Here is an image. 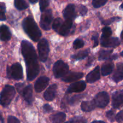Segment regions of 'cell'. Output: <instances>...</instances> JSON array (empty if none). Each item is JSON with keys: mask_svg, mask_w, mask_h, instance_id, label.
Instances as JSON below:
<instances>
[{"mask_svg": "<svg viewBox=\"0 0 123 123\" xmlns=\"http://www.w3.org/2000/svg\"><path fill=\"white\" fill-rule=\"evenodd\" d=\"M21 50L26 63L27 79L31 81L34 80L39 73L37 54L32 44L26 40L22 42Z\"/></svg>", "mask_w": 123, "mask_h": 123, "instance_id": "cell-1", "label": "cell"}, {"mask_svg": "<svg viewBox=\"0 0 123 123\" xmlns=\"http://www.w3.org/2000/svg\"><path fill=\"white\" fill-rule=\"evenodd\" d=\"M22 26L25 32L32 40L34 42L39 40L42 36V33L32 17H26L23 20Z\"/></svg>", "mask_w": 123, "mask_h": 123, "instance_id": "cell-2", "label": "cell"}, {"mask_svg": "<svg viewBox=\"0 0 123 123\" xmlns=\"http://www.w3.org/2000/svg\"><path fill=\"white\" fill-rule=\"evenodd\" d=\"M15 93V89L13 86L6 85L0 94V105L3 107L8 106L14 97Z\"/></svg>", "mask_w": 123, "mask_h": 123, "instance_id": "cell-3", "label": "cell"}, {"mask_svg": "<svg viewBox=\"0 0 123 123\" xmlns=\"http://www.w3.org/2000/svg\"><path fill=\"white\" fill-rule=\"evenodd\" d=\"M7 75L9 78L15 80H20L23 78V70L19 63H15L10 67H7Z\"/></svg>", "mask_w": 123, "mask_h": 123, "instance_id": "cell-4", "label": "cell"}, {"mask_svg": "<svg viewBox=\"0 0 123 123\" xmlns=\"http://www.w3.org/2000/svg\"><path fill=\"white\" fill-rule=\"evenodd\" d=\"M68 66L62 60L56 61L54 66L53 71L55 78H60L63 77L68 72Z\"/></svg>", "mask_w": 123, "mask_h": 123, "instance_id": "cell-5", "label": "cell"}, {"mask_svg": "<svg viewBox=\"0 0 123 123\" xmlns=\"http://www.w3.org/2000/svg\"><path fill=\"white\" fill-rule=\"evenodd\" d=\"M38 51L39 59L42 62H45L49 55V43L45 38L41 40L38 43Z\"/></svg>", "mask_w": 123, "mask_h": 123, "instance_id": "cell-6", "label": "cell"}, {"mask_svg": "<svg viewBox=\"0 0 123 123\" xmlns=\"http://www.w3.org/2000/svg\"><path fill=\"white\" fill-rule=\"evenodd\" d=\"M96 107L104 108L106 106L109 102V97L106 92H100L97 94L93 100Z\"/></svg>", "mask_w": 123, "mask_h": 123, "instance_id": "cell-7", "label": "cell"}, {"mask_svg": "<svg viewBox=\"0 0 123 123\" xmlns=\"http://www.w3.org/2000/svg\"><path fill=\"white\" fill-rule=\"evenodd\" d=\"M40 20V26L44 30H49L52 20V13L50 9L43 12Z\"/></svg>", "mask_w": 123, "mask_h": 123, "instance_id": "cell-8", "label": "cell"}, {"mask_svg": "<svg viewBox=\"0 0 123 123\" xmlns=\"http://www.w3.org/2000/svg\"><path fill=\"white\" fill-rule=\"evenodd\" d=\"M112 106L118 109L123 106V90L117 91L112 95Z\"/></svg>", "mask_w": 123, "mask_h": 123, "instance_id": "cell-9", "label": "cell"}, {"mask_svg": "<svg viewBox=\"0 0 123 123\" xmlns=\"http://www.w3.org/2000/svg\"><path fill=\"white\" fill-rule=\"evenodd\" d=\"M101 45L106 48H115L120 45V42L118 38L116 37H108V38H105V37H101L100 39Z\"/></svg>", "mask_w": 123, "mask_h": 123, "instance_id": "cell-10", "label": "cell"}, {"mask_svg": "<svg viewBox=\"0 0 123 123\" xmlns=\"http://www.w3.org/2000/svg\"><path fill=\"white\" fill-rule=\"evenodd\" d=\"M49 82V79L46 76L40 77L37 79L35 84V90L36 92H40L43 91L47 86L48 85Z\"/></svg>", "mask_w": 123, "mask_h": 123, "instance_id": "cell-11", "label": "cell"}, {"mask_svg": "<svg viewBox=\"0 0 123 123\" xmlns=\"http://www.w3.org/2000/svg\"><path fill=\"white\" fill-rule=\"evenodd\" d=\"M86 88V84L84 81H79L78 82L73 83L70 85L67 89V93L72 92H80L83 91Z\"/></svg>", "mask_w": 123, "mask_h": 123, "instance_id": "cell-12", "label": "cell"}, {"mask_svg": "<svg viewBox=\"0 0 123 123\" xmlns=\"http://www.w3.org/2000/svg\"><path fill=\"white\" fill-rule=\"evenodd\" d=\"M83 76L84 74L80 72H68L67 74L62 77V80L66 82H71L79 80L83 78Z\"/></svg>", "mask_w": 123, "mask_h": 123, "instance_id": "cell-13", "label": "cell"}, {"mask_svg": "<svg viewBox=\"0 0 123 123\" xmlns=\"http://www.w3.org/2000/svg\"><path fill=\"white\" fill-rule=\"evenodd\" d=\"M72 26H73V21L72 19H66L64 23H62L61 26L59 30V33L61 36H65L69 33L70 31L72 29Z\"/></svg>", "mask_w": 123, "mask_h": 123, "instance_id": "cell-14", "label": "cell"}, {"mask_svg": "<svg viewBox=\"0 0 123 123\" xmlns=\"http://www.w3.org/2000/svg\"><path fill=\"white\" fill-rule=\"evenodd\" d=\"M100 68L98 66L96 67L92 71L86 76V81L89 83H94L100 79Z\"/></svg>", "mask_w": 123, "mask_h": 123, "instance_id": "cell-15", "label": "cell"}, {"mask_svg": "<svg viewBox=\"0 0 123 123\" xmlns=\"http://www.w3.org/2000/svg\"><path fill=\"white\" fill-rule=\"evenodd\" d=\"M56 89H57V85L56 84L50 85L44 93V98H45V100L48 101L53 100L56 96Z\"/></svg>", "mask_w": 123, "mask_h": 123, "instance_id": "cell-16", "label": "cell"}, {"mask_svg": "<svg viewBox=\"0 0 123 123\" xmlns=\"http://www.w3.org/2000/svg\"><path fill=\"white\" fill-rule=\"evenodd\" d=\"M21 94L24 97V99L29 105H31L33 101L32 98V86L29 85L28 86L24 87Z\"/></svg>", "mask_w": 123, "mask_h": 123, "instance_id": "cell-17", "label": "cell"}, {"mask_svg": "<svg viewBox=\"0 0 123 123\" xmlns=\"http://www.w3.org/2000/svg\"><path fill=\"white\" fill-rule=\"evenodd\" d=\"M112 79L115 82H118L123 79V63L122 62L117 64L115 72L113 74Z\"/></svg>", "mask_w": 123, "mask_h": 123, "instance_id": "cell-18", "label": "cell"}, {"mask_svg": "<svg viewBox=\"0 0 123 123\" xmlns=\"http://www.w3.org/2000/svg\"><path fill=\"white\" fill-rule=\"evenodd\" d=\"M11 32L6 25L0 26V39L4 42L8 41L11 38Z\"/></svg>", "mask_w": 123, "mask_h": 123, "instance_id": "cell-19", "label": "cell"}, {"mask_svg": "<svg viewBox=\"0 0 123 123\" xmlns=\"http://www.w3.org/2000/svg\"><path fill=\"white\" fill-rule=\"evenodd\" d=\"M63 16L66 19H72L75 16V6L74 4H69L66 7L63 12Z\"/></svg>", "mask_w": 123, "mask_h": 123, "instance_id": "cell-20", "label": "cell"}, {"mask_svg": "<svg viewBox=\"0 0 123 123\" xmlns=\"http://www.w3.org/2000/svg\"><path fill=\"white\" fill-rule=\"evenodd\" d=\"M50 120L52 123H62L66 119V115L64 112H58L50 116Z\"/></svg>", "mask_w": 123, "mask_h": 123, "instance_id": "cell-21", "label": "cell"}, {"mask_svg": "<svg viewBox=\"0 0 123 123\" xmlns=\"http://www.w3.org/2000/svg\"><path fill=\"white\" fill-rule=\"evenodd\" d=\"M96 108L93 100L84 101L81 103V109L84 112H89L93 111Z\"/></svg>", "mask_w": 123, "mask_h": 123, "instance_id": "cell-22", "label": "cell"}, {"mask_svg": "<svg viewBox=\"0 0 123 123\" xmlns=\"http://www.w3.org/2000/svg\"><path fill=\"white\" fill-rule=\"evenodd\" d=\"M114 65L112 62H106L102 67V75L105 76L109 75L112 72L114 69Z\"/></svg>", "mask_w": 123, "mask_h": 123, "instance_id": "cell-23", "label": "cell"}, {"mask_svg": "<svg viewBox=\"0 0 123 123\" xmlns=\"http://www.w3.org/2000/svg\"><path fill=\"white\" fill-rule=\"evenodd\" d=\"M112 50H101L99 52L98 60H109L111 58Z\"/></svg>", "mask_w": 123, "mask_h": 123, "instance_id": "cell-24", "label": "cell"}, {"mask_svg": "<svg viewBox=\"0 0 123 123\" xmlns=\"http://www.w3.org/2000/svg\"><path fill=\"white\" fill-rule=\"evenodd\" d=\"M14 6L19 10H25L28 7V5L25 0H14Z\"/></svg>", "mask_w": 123, "mask_h": 123, "instance_id": "cell-25", "label": "cell"}, {"mask_svg": "<svg viewBox=\"0 0 123 123\" xmlns=\"http://www.w3.org/2000/svg\"><path fill=\"white\" fill-rule=\"evenodd\" d=\"M88 50H83V51L79 52L75 54V55H72V58L76 60H80L86 58L88 56Z\"/></svg>", "mask_w": 123, "mask_h": 123, "instance_id": "cell-26", "label": "cell"}, {"mask_svg": "<svg viewBox=\"0 0 123 123\" xmlns=\"http://www.w3.org/2000/svg\"><path fill=\"white\" fill-rule=\"evenodd\" d=\"M61 24H62V20L60 18H56V19H55L52 24V28L55 31L58 32L59 30H60V27L61 26Z\"/></svg>", "mask_w": 123, "mask_h": 123, "instance_id": "cell-27", "label": "cell"}, {"mask_svg": "<svg viewBox=\"0 0 123 123\" xmlns=\"http://www.w3.org/2000/svg\"><path fill=\"white\" fill-rule=\"evenodd\" d=\"M70 123H87V120L82 117H74L71 119Z\"/></svg>", "mask_w": 123, "mask_h": 123, "instance_id": "cell-28", "label": "cell"}, {"mask_svg": "<svg viewBox=\"0 0 123 123\" xmlns=\"http://www.w3.org/2000/svg\"><path fill=\"white\" fill-rule=\"evenodd\" d=\"M108 0H92V4L95 8H99L104 6L107 2Z\"/></svg>", "mask_w": 123, "mask_h": 123, "instance_id": "cell-29", "label": "cell"}, {"mask_svg": "<svg viewBox=\"0 0 123 123\" xmlns=\"http://www.w3.org/2000/svg\"><path fill=\"white\" fill-rule=\"evenodd\" d=\"M102 37H105V38H108L110 37L112 35V30L109 27H105L102 29Z\"/></svg>", "mask_w": 123, "mask_h": 123, "instance_id": "cell-30", "label": "cell"}, {"mask_svg": "<svg viewBox=\"0 0 123 123\" xmlns=\"http://www.w3.org/2000/svg\"><path fill=\"white\" fill-rule=\"evenodd\" d=\"M50 0H40V8L42 12H44L48 7Z\"/></svg>", "mask_w": 123, "mask_h": 123, "instance_id": "cell-31", "label": "cell"}, {"mask_svg": "<svg viewBox=\"0 0 123 123\" xmlns=\"http://www.w3.org/2000/svg\"><path fill=\"white\" fill-rule=\"evenodd\" d=\"M84 46V42L80 39H76L73 43V48L75 49H80Z\"/></svg>", "mask_w": 123, "mask_h": 123, "instance_id": "cell-32", "label": "cell"}, {"mask_svg": "<svg viewBox=\"0 0 123 123\" xmlns=\"http://www.w3.org/2000/svg\"><path fill=\"white\" fill-rule=\"evenodd\" d=\"M106 117L111 122H113L115 120V112L113 110H110L106 112Z\"/></svg>", "mask_w": 123, "mask_h": 123, "instance_id": "cell-33", "label": "cell"}, {"mask_svg": "<svg viewBox=\"0 0 123 123\" xmlns=\"http://www.w3.org/2000/svg\"><path fill=\"white\" fill-rule=\"evenodd\" d=\"M121 19V18H119V17H114V18H112L111 19H108V20H104L103 21V24H105V25H109L111 23L114 22H116V21H118Z\"/></svg>", "mask_w": 123, "mask_h": 123, "instance_id": "cell-34", "label": "cell"}, {"mask_svg": "<svg viewBox=\"0 0 123 123\" xmlns=\"http://www.w3.org/2000/svg\"><path fill=\"white\" fill-rule=\"evenodd\" d=\"M115 120L117 121L118 123H121L123 122V111H121L119 112L115 117Z\"/></svg>", "mask_w": 123, "mask_h": 123, "instance_id": "cell-35", "label": "cell"}, {"mask_svg": "<svg viewBox=\"0 0 123 123\" xmlns=\"http://www.w3.org/2000/svg\"><path fill=\"white\" fill-rule=\"evenodd\" d=\"M7 123H20V121L15 117L8 116Z\"/></svg>", "mask_w": 123, "mask_h": 123, "instance_id": "cell-36", "label": "cell"}, {"mask_svg": "<svg viewBox=\"0 0 123 123\" xmlns=\"http://www.w3.org/2000/svg\"><path fill=\"white\" fill-rule=\"evenodd\" d=\"M92 40L94 41L93 48H95L98 44V34H95L92 36Z\"/></svg>", "mask_w": 123, "mask_h": 123, "instance_id": "cell-37", "label": "cell"}, {"mask_svg": "<svg viewBox=\"0 0 123 123\" xmlns=\"http://www.w3.org/2000/svg\"><path fill=\"white\" fill-rule=\"evenodd\" d=\"M16 90L18 91V92L21 94L24 88V84H22V83H19V84H16Z\"/></svg>", "mask_w": 123, "mask_h": 123, "instance_id": "cell-38", "label": "cell"}, {"mask_svg": "<svg viewBox=\"0 0 123 123\" xmlns=\"http://www.w3.org/2000/svg\"><path fill=\"white\" fill-rule=\"evenodd\" d=\"M43 111H44L45 112H47V113L50 112H52L53 111L52 107H51L48 104L44 105L43 106Z\"/></svg>", "mask_w": 123, "mask_h": 123, "instance_id": "cell-39", "label": "cell"}, {"mask_svg": "<svg viewBox=\"0 0 123 123\" xmlns=\"http://www.w3.org/2000/svg\"><path fill=\"white\" fill-rule=\"evenodd\" d=\"M79 12H80L81 15L84 16L86 14V12H87V8L85 7H84V6H80V7H79Z\"/></svg>", "mask_w": 123, "mask_h": 123, "instance_id": "cell-40", "label": "cell"}, {"mask_svg": "<svg viewBox=\"0 0 123 123\" xmlns=\"http://www.w3.org/2000/svg\"><path fill=\"white\" fill-rule=\"evenodd\" d=\"M6 19V15H5L3 11L0 10V20H5Z\"/></svg>", "mask_w": 123, "mask_h": 123, "instance_id": "cell-41", "label": "cell"}, {"mask_svg": "<svg viewBox=\"0 0 123 123\" xmlns=\"http://www.w3.org/2000/svg\"><path fill=\"white\" fill-rule=\"evenodd\" d=\"M92 61H93V59H92L91 58H90L88 60V62L86 63V66H87V67H88V66H91V64H92Z\"/></svg>", "mask_w": 123, "mask_h": 123, "instance_id": "cell-42", "label": "cell"}, {"mask_svg": "<svg viewBox=\"0 0 123 123\" xmlns=\"http://www.w3.org/2000/svg\"><path fill=\"white\" fill-rule=\"evenodd\" d=\"M0 121H1V123H4V120L3 117H2V115L1 112H0Z\"/></svg>", "mask_w": 123, "mask_h": 123, "instance_id": "cell-43", "label": "cell"}, {"mask_svg": "<svg viewBox=\"0 0 123 123\" xmlns=\"http://www.w3.org/2000/svg\"><path fill=\"white\" fill-rule=\"evenodd\" d=\"M91 123H106L103 121H94Z\"/></svg>", "mask_w": 123, "mask_h": 123, "instance_id": "cell-44", "label": "cell"}, {"mask_svg": "<svg viewBox=\"0 0 123 123\" xmlns=\"http://www.w3.org/2000/svg\"><path fill=\"white\" fill-rule=\"evenodd\" d=\"M29 1H30V2H31V3L34 4L36 3V2H37L38 0H29Z\"/></svg>", "mask_w": 123, "mask_h": 123, "instance_id": "cell-45", "label": "cell"}, {"mask_svg": "<svg viewBox=\"0 0 123 123\" xmlns=\"http://www.w3.org/2000/svg\"><path fill=\"white\" fill-rule=\"evenodd\" d=\"M121 37L123 39V30L122 32H121Z\"/></svg>", "mask_w": 123, "mask_h": 123, "instance_id": "cell-46", "label": "cell"}, {"mask_svg": "<svg viewBox=\"0 0 123 123\" xmlns=\"http://www.w3.org/2000/svg\"><path fill=\"white\" fill-rule=\"evenodd\" d=\"M120 8H121V9L123 10V3L121 5V6H120Z\"/></svg>", "mask_w": 123, "mask_h": 123, "instance_id": "cell-47", "label": "cell"}, {"mask_svg": "<svg viewBox=\"0 0 123 123\" xmlns=\"http://www.w3.org/2000/svg\"><path fill=\"white\" fill-rule=\"evenodd\" d=\"M121 56H123V51L121 53Z\"/></svg>", "mask_w": 123, "mask_h": 123, "instance_id": "cell-48", "label": "cell"}, {"mask_svg": "<svg viewBox=\"0 0 123 123\" xmlns=\"http://www.w3.org/2000/svg\"><path fill=\"white\" fill-rule=\"evenodd\" d=\"M68 123V122H66V123Z\"/></svg>", "mask_w": 123, "mask_h": 123, "instance_id": "cell-49", "label": "cell"}, {"mask_svg": "<svg viewBox=\"0 0 123 123\" xmlns=\"http://www.w3.org/2000/svg\"><path fill=\"white\" fill-rule=\"evenodd\" d=\"M115 1H118V0H115Z\"/></svg>", "mask_w": 123, "mask_h": 123, "instance_id": "cell-50", "label": "cell"}]
</instances>
